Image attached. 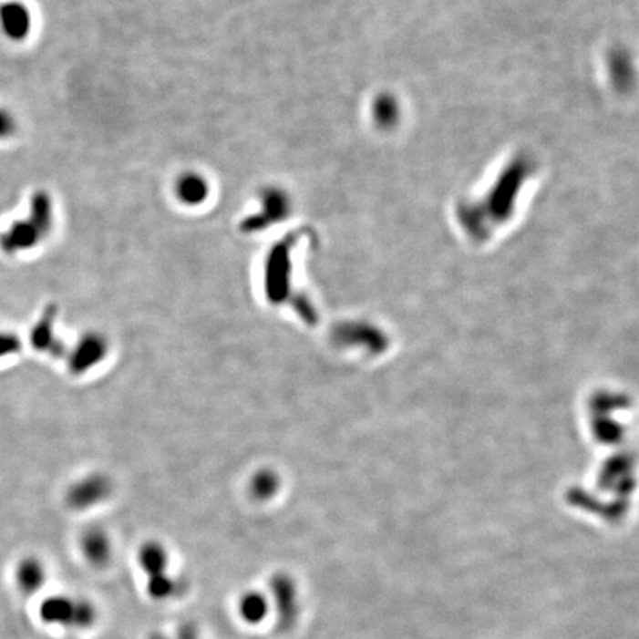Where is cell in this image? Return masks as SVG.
<instances>
[{"mask_svg":"<svg viewBox=\"0 0 639 639\" xmlns=\"http://www.w3.org/2000/svg\"><path fill=\"white\" fill-rule=\"evenodd\" d=\"M54 225V201L49 192L33 194L27 218L16 221L0 236V247L9 255L30 251L46 239Z\"/></svg>","mask_w":639,"mask_h":639,"instance_id":"6da1fadb","label":"cell"},{"mask_svg":"<svg viewBox=\"0 0 639 639\" xmlns=\"http://www.w3.org/2000/svg\"><path fill=\"white\" fill-rule=\"evenodd\" d=\"M40 613L45 622L59 624L63 628L82 629L94 620V608L83 601L67 596H57L45 601Z\"/></svg>","mask_w":639,"mask_h":639,"instance_id":"7a4b0ae2","label":"cell"},{"mask_svg":"<svg viewBox=\"0 0 639 639\" xmlns=\"http://www.w3.org/2000/svg\"><path fill=\"white\" fill-rule=\"evenodd\" d=\"M291 213V197L280 187H267L261 192V209L243 222L244 232H263Z\"/></svg>","mask_w":639,"mask_h":639,"instance_id":"3957f363","label":"cell"},{"mask_svg":"<svg viewBox=\"0 0 639 639\" xmlns=\"http://www.w3.org/2000/svg\"><path fill=\"white\" fill-rule=\"evenodd\" d=\"M32 24V12L27 8V5L18 0L0 5V28L8 39L14 42L27 39Z\"/></svg>","mask_w":639,"mask_h":639,"instance_id":"277c9868","label":"cell"},{"mask_svg":"<svg viewBox=\"0 0 639 639\" xmlns=\"http://www.w3.org/2000/svg\"><path fill=\"white\" fill-rule=\"evenodd\" d=\"M177 196L182 203L197 206L206 201L209 197L208 180L197 172H185L177 180Z\"/></svg>","mask_w":639,"mask_h":639,"instance_id":"5b68a950","label":"cell"},{"mask_svg":"<svg viewBox=\"0 0 639 639\" xmlns=\"http://www.w3.org/2000/svg\"><path fill=\"white\" fill-rule=\"evenodd\" d=\"M106 493V481L101 477H89L71 487L68 500L73 508H88L98 503Z\"/></svg>","mask_w":639,"mask_h":639,"instance_id":"8992f818","label":"cell"},{"mask_svg":"<svg viewBox=\"0 0 639 639\" xmlns=\"http://www.w3.org/2000/svg\"><path fill=\"white\" fill-rule=\"evenodd\" d=\"M102 342L98 337L88 336L79 342V345L76 348L75 354L70 360V366L76 372H83L87 370L90 365H94L99 360L102 356Z\"/></svg>","mask_w":639,"mask_h":639,"instance_id":"52a82bcc","label":"cell"},{"mask_svg":"<svg viewBox=\"0 0 639 639\" xmlns=\"http://www.w3.org/2000/svg\"><path fill=\"white\" fill-rule=\"evenodd\" d=\"M82 546L85 555L95 564L106 562L107 558L110 555L108 539L106 538V534L102 531H97V530H90L83 536Z\"/></svg>","mask_w":639,"mask_h":639,"instance_id":"ba28073f","label":"cell"},{"mask_svg":"<svg viewBox=\"0 0 639 639\" xmlns=\"http://www.w3.org/2000/svg\"><path fill=\"white\" fill-rule=\"evenodd\" d=\"M16 579H18L21 589L26 593L37 591L45 582L44 567L40 565L39 561H23V564L18 567V572H16Z\"/></svg>","mask_w":639,"mask_h":639,"instance_id":"9c48e42d","label":"cell"},{"mask_svg":"<svg viewBox=\"0 0 639 639\" xmlns=\"http://www.w3.org/2000/svg\"><path fill=\"white\" fill-rule=\"evenodd\" d=\"M54 318L56 310L47 308L44 317L40 318L39 325H35L32 332V344L37 349H52L54 344Z\"/></svg>","mask_w":639,"mask_h":639,"instance_id":"30bf717a","label":"cell"},{"mask_svg":"<svg viewBox=\"0 0 639 639\" xmlns=\"http://www.w3.org/2000/svg\"><path fill=\"white\" fill-rule=\"evenodd\" d=\"M267 600L259 593H247L240 601V613L249 624L263 622L267 614Z\"/></svg>","mask_w":639,"mask_h":639,"instance_id":"8fae6325","label":"cell"},{"mask_svg":"<svg viewBox=\"0 0 639 639\" xmlns=\"http://www.w3.org/2000/svg\"><path fill=\"white\" fill-rule=\"evenodd\" d=\"M20 348V341L15 335L0 332V358L9 357Z\"/></svg>","mask_w":639,"mask_h":639,"instance_id":"7c38bea8","label":"cell"},{"mask_svg":"<svg viewBox=\"0 0 639 639\" xmlns=\"http://www.w3.org/2000/svg\"><path fill=\"white\" fill-rule=\"evenodd\" d=\"M16 120L14 114L6 108H0V139L15 134Z\"/></svg>","mask_w":639,"mask_h":639,"instance_id":"4fadbf2b","label":"cell"},{"mask_svg":"<svg viewBox=\"0 0 639 639\" xmlns=\"http://www.w3.org/2000/svg\"><path fill=\"white\" fill-rule=\"evenodd\" d=\"M375 118L379 122H389L393 118V106L389 104L388 99H379L375 104Z\"/></svg>","mask_w":639,"mask_h":639,"instance_id":"5bb4252c","label":"cell"}]
</instances>
